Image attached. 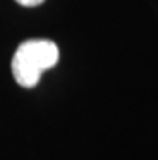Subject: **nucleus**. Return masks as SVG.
Here are the masks:
<instances>
[{
  "mask_svg": "<svg viewBox=\"0 0 158 160\" xmlns=\"http://www.w3.org/2000/svg\"><path fill=\"white\" fill-rule=\"evenodd\" d=\"M60 52L55 42L47 39L24 41L16 49L12 60V73L23 88H34L42 73L55 67Z\"/></svg>",
  "mask_w": 158,
  "mask_h": 160,
  "instance_id": "obj_1",
  "label": "nucleus"
},
{
  "mask_svg": "<svg viewBox=\"0 0 158 160\" xmlns=\"http://www.w3.org/2000/svg\"><path fill=\"white\" fill-rule=\"evenodd\" d=\"M15 2H18L20 5H23V7H37V5L44 3L45 0H15Z\"/></svg>",
  "mask_w": 158,
  "mask_h": 160,
  "instance_id": "obj_2",
  "label": "nucleus"
}]
</instances>
